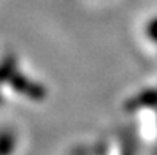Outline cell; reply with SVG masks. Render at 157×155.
I'll use <instances>...</instances> for the list:
<instances>
[{
  "label": "cell",
  "instance_id": "obj_1",
  "mask_svg": "<svg viewBox=\"0 0 157 155\" xmlns=\"http://www.w3.org/2000/svg\"><path fill=\"white\" fill-rule=\"evenodd\" d=\"M146 33H147V36L152 40V41H155L157 43V17H154V19L147 24V27H146Z\"/></svg>",
  "mask_w": 157,
  "mask_h": 155
}]
</instances>
